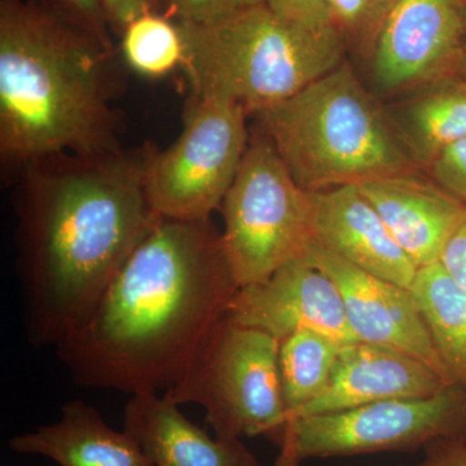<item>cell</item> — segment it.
Returning a JSON list of instances; mask_svg holds the SVG:
<instances>
[{"label":"cell","instance_id":"obj_20","mask_svg":"<svg viewBox=\"0 0 466 466\" xmlns=\"http://www.w3.org/2000/svg\"><path fill=\"white\" fill-rule=\"evenodd\" d=\"M342 346L332 337L309 329L299 330L280 341L279 373L287 419L323 394Z\"/></svg>","mask_w":466,"mask_h":466},{"label":"cell","instance_id":"obj_11","mask_svg":"<svg viewBox=\"0 0 466 466\" xmlns=\"http://www.w3.org/2000/svg\"><path fill=\"white\" fill-rule=\"evenodd\" d=\"M303 259L337 285L358 341L410 355L451 382L410 289L351 265L315 241Z\"/></svg>","mask_w":466,"mask_h":466},{"label":"cell","instance_id":"obj_6","mask_svg":"<svg viewBox=\"0 0 466 466\" xmlns=\"http://www.w3.org/2000/svg\"><path fill=\"white\" fill-rule=\"evenodd\" d=\"M280 342L223 317L182 377L165 391L175 404H198L220 441H271L287 420L279 373Z\"/></svg>","mask_w":466,"mask_h":466},{"label":"cell","instance_id":"obj_27","mask_svg":"<svg viewBox=\"0 0 466 466\" xmlns=\"http://www.w3.org/2000/svg\"><path fill=\"white\" fill-rule=\"evenodd\" d=\"M422 451L424 459L416 464L390 466H466V438H438Z\"/></svg>","mask_w":466,"mask_h":466},{"label":"cell","instance_id":"obj_12","mask_svg":"<svg viewBox=\"0 0 466 466\" xmlns=\"http://www.w3.org/2000/svg\"><path fill=\"white\" fill-rule=\"evenodd\" d=\"M227 317L279 342L302 329L327 334L343 345L358 341L339 288L305 259L291 260L266 280L240 288Z\"/></svg>","mask_w":466,"mask_h":466},{"label":"cell","instance_id":"obj_19","mask_svg":"<svg viewBox=\"0 0 466 466\" xmlns=\"http://www.w3.org/2000/svg\"><path fill=\"white\" fill-rule=\"evenodd\" d=\"M410 291L451 382L466 390V291L440 262L417 269Z\"/></svg>","mask_w":466,"mask_h":466},{"label":"cell","instance_id":"obj_5","mask_svg":"<svg viewBox=\"0 0 466 466\" xmlns=\"http://www.w3.org/2000/svg\"><path fill=\"white\" fill-rule=\"evenodd\" d=\"M177 24L192 96L229 101L248 115L290 99L341 66L348 50L336 27L289 20L267 3L211 23Z\"/></svg>","mask_w":466,"mask_h":466},{"label":"cell","instance_id":"obj_3","mask_svg":"<svg viewBox=\"0 0 466 466\" xmlns=\"http://www.w3.org/2000/svg\"><path fill=\"white\" fill-rule=\"evenodd\" d=\"M115 48L32 0H0V158L21 167L116 152L124 85Z\"/></svg>","mask_w":466,"mask_h":466},{"label":"cell","instance_id":"obj_29","mask_svg":"<svg viewBox=\"0 0 466 466\" xmlns=\"http://www.w3.org/2000/svg\"><path fill=\"white\" fill-rule=\"evenodd\" d=\"M440 263L452 280L466 291V219L447 242Z\"/></svg>","mask_w":466,"mask_h":466},{"label":"cell","instance_id":"obj_2","mask_svg":"<svg viewBox=\"0 0 466 466\" xmlns=\"http://www.w3.org/2000/svg\"><path fill=\"white\" fill-rule=\"evenodd\" d=\"M238 289L211 219L161 218L55 352L84 388L167 391Z\"/></svg>","mask_w":466,"mask_h":466},{"label":"cell","instance_id":"obj_14","mask_svg":"<svg viewBox=\"0 0 466 466\" xmlns=\"http://www.w3.org/2000/svg\"><path fill=\"white\" fill-rule=\"evenodd\" d=\"M451 385L424 361L398 350L360 341L348 343L342 346L323 394L291 413L287 421L377 401L434 397Z\"/></svg>","mask_w":466,"mask_h":466},{"label":"cell","instance_id":"obj_31","mask_svg":"<svg viewBox=\"0 0 466 466\" xmlns=\"http://www.w3.org/2000/svg\"><path fill=\"white\" fill-rule=\"evenodd\" d=\"M299 466H302V465H299Z\"/></svg>","mask_w":466,"mask_h":466},{"label":"cell","instance_id":"obj_15","mask_svg":"<svg viewBox=\"0 0 466 466\" xmlns=\"http://www.w3.org/2000/svg\"><path fill=\"white\" fill-rule=\"evenodd\" d=\"M417 268L440 262L466 219V204L421 171L359 184Z\"/></svg>","mask_w":466,"mask_h":466},{"label":"cell","instance_id":"obj_26","mask_svg":"<svg viewBox=\"0 0 466 466\" xmlns=\"http://www.w3.org/2000/svg\"><path fill=\"white\" fill-rule=\"evenodd\" d=\"M280 16L309 26H333L327 0H267Z\"/></svg>","mask_w":466,"mask_h":466},{"label":"cell","instance_id":"obj_8","mask_svg":"<svg viewBox=\"0 0 466 466\" xmlns=\"http://www.w3.org/2000/svg\"><path fill=\"white\" fill-rule=\"evenodd\" d=\"M451 437L466 438V390L458 385L434 397L288 420L271 441L279 449L275 466H299L309 459L416 452Z\"/></svg>","mask_w":466,"mask_h":466},{"label":"cell","instance_id":"obj_9","mask_svg":"<svg viewBox=\"0 0 466 466\" xmlns=\"http://www.w3.org/2000/svg\"><path fill=\"white\" fill-rule=\"evenodd\" d=\"M248 116L238 104L191 96L179 137L150 165L147 191L159 217L208 220L219 210L249 147Z\"/></svg>","mask_w":466,"mask_h":466},{"label":"cell","instance_id":"obj_18","mask_svg":"<svg viewBox=\"0 0 466 466\" xmlns=\"http://www.w3.org/2000/svg\"><path fill=\"white\" fill-rule=\"evenodd\" d=\"M391 116L417 164L426 170L444 150L466 140V76H449L419 88Z\"/></svg>","mask_w":466,"mask_h":466},{"label":"cell","instance_id":"obj_7","mask_svg":"<svg viewBox=\"0 0 466 466\" xmlns=\"http://www.w3.org/2000/svg\"><path fill=\"white\" fill-rule=\"evenodd\" d=\"M219 210L223 248L238 287L305 258L312 242L306 191L265 135L250 139Z\"/></svg>","mask_w":466,"mask_h":466},{"label":"cell","instance_id":"obj_21","mask_svg":"<svg viewBox=\"0 0 466 466\" xmlns=\"http://www.w3.org/2000/svg\"><path fill=\"white\" fill-rule=\"evenodd\" d=\"M121 57L128 69L147 78L171 75L183 66L179 26L158 12L135 18L121 33Z\"/></svg>","mask_w":466,"mask_h":466},{"label":"cell","instance_id":"obj_1","mask_svg":"<svg viewBox=\"0 0 466 466\" xmlns=\"http://www.w3.org/2000/svg\"><path fill=\"white\" fill-rule=\"evenodd\" d=\"M157 150L58 153L17 168L16 271L34 348L55 349L84 323L161 219L147 191Z\"/></svg>","mask_w":466,"mask_h":466},{"label":"cell","instance_id":"obj_17","mask_svg":"<svg viewBox=\"0 0 466 466\" xmlns=\"http://www.w3.org/2000/svg\"><path fill=\"white\" fill-rule=\"evenodd\" d=\"M8 444L15 452L46 456L60 466H153L127 431L110 428L82 400L67 401L57 422L15 435Z\"/></svg>","mask_w":466,"mask_h":466},{"label":"cell","instance_id":"obj_24","mask_svg":"<svg viewBox=\"0 0 466 466\" xmlns=\"http://www.w3.org/2000/svg\"><path fill=\"white\" fill-rule=\"evenodd\" d=\"M168 16L182 23L205 24L265 5L267 0H162ZM161 5V0H159Z\"/></svg>","mask_w":466,"mask_h":466},{"label":"cell","instance_id":"obj_4","mask_svg":"<svg viewBox=\"0 0 466 466\" xmlns=\"http://www.w3.org/2000/svg\"><path fill=\"white\" fill-rule=\"evenodd\" d=\"M256 116L303 191L421 171L390 113L373 99L346 60Z\"/></svg>","mask_w":466,"mask_h":466},{"label":"cell","instance_id":"obj_10","mask_svg":"<svg viewBox=\"0 0 466 466\" xmlns=\"http://www.w3.org/2000/svg\"><path fill=\"white\" fill-rule=\"evenodd\" d=\"M465 51L466 0H398L372 55L376 84L419 90L458 76Z\"/></svg>","mask_w":466,"mask_h":466},{"label":"cell","instance_id":"obj_16","mask_svg":"<svg viewBox=\"0 0 466 466\" xmlns=\"http://www.w3.org/2000/svg\"><path fill=\"white\" fill-rule=\"evenodd\" d=\"M124 431L153 466H260L242 441H220L189 421L179 406L157 392L131 395Z\"/></svg>","mask_w":466,"mask_h":466},{"label":"cell","instance_id":"obj_22","mask_svg":"<svg viewBox=\"0 0 466 466\" xmlns=\"http://www.w3.org/2000/svg\"><path fill=\"white\" fill-rule=\"evenodd\" d=\"M398 0H327L330 20L349 45L360 55L375 52L386 18Z\"/></svg>","mask_w":466,"mask_h":466},{"label":"cell","instance_id":"obj_13","mask_svg":"<svg viewBox=\"0 0 466 466\" xmlns=\"http://www.w3.org/2000/svg\"><path fill=\"white\" fill-rule=\"evenodd\" d=\"M312 241L351 265L410 289L417 267L358 186L306 191Z\"/></svg>","mask_w":466,"mask_h":466},{"label":"cell","instance_id":"obj_23","mask_svg":"<svg viewBox=\"0 0 466 466\" xmlns=\"http://www.w3.org/2000/svg\"><path fill=\"white\" fill-rule=\"evenodd\" d=\"M32 2L95 36L106 47L115 48L101 0H32Z\"/></svg>","mask_w":466,"mask_h":466},{"label":"cell","instance_id":"obj_30","mask_svg":"<svg viewBox=\"0 0 466 466\" xmlns=\"http://www.w3.org/2000/svg\"><path fill=\"white\" fill-rule=\"evenodd\" d=\"M459 76H466V51L462 57L461 66H460Z\"/></svg>","mask_w":466,"mask_h":466},{"label":"cell","instance_id":"obj_25","mask_svg":"<svg viewBox=\"0 0 466 466\" xmlns=\"http://www.w3.org/2000/svg\"><path fill=\"white\" fill-rule=\"evenodd\" d=\"M426 171L434 182L466 204V140L444 150Z\"/></svg>","mask_w":466,"mask_h":466},{"label":"cell","instance_id":"obj_28","mask_svg":"<svg viewBox=\"0 0 466 466\" xmlns=\"http://www.w3.org/2000/svg\"><path fill=\"white\" fill-rule=\"evenodd\" d=\"M110 30L121 34L126 26L148 12H157L159 0H101Z\"/></svg>","mask_w":466,"mask_h":466}]
</instances>
